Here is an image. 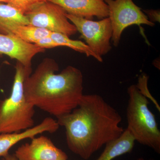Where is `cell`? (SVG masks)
<instances>
[{
	"label": "cell",
	"instance_id": "obj_1",
	"mask_svg": "<svg viewBox=\"0 0 160 160\" xmlns=\"http://www.w3.org/2000/svg\"><path fill=\"white\" fill-rule=\"evenodd\" d=\"M65 128L69 150L87 160L124 132L122 117L99 95H83L77 107L57 118Z\"/></svg>",
	"mask_w": 160,
	"mask_h": 160
},
{
	"label": "cell",
	"instance_id": "obj_2",
	"mask_svg": "<svg viewBox=\"0 0 160 160\" xmlns=\"http://www.w3.org/2000/svg\"><path fill=\"white\" fill-rule=\"evenodd\" d=\"M59 69L55 60L46 58L24 82L27 101L57 118L77 107L84 95L81 70L69 66L56 73Z\"/></svg>",
	"mask_w": 160,
	"mask_h": 160
},
{
	"label": "cell",
	"instance_id": "obj_3",
	"mask_svg": "<svg viewBox=\"0 0 160 160\" xmlns=\"http://www.w3.org/2000/svg\"><path fill=\"white\" fill-rule=\"evenodd\" d=\"M14 81L9 98L0 100V134L19 132L34 126L35 108L24 94V82L32 69L17 62Z\"/></svg>",
	"mask_w": 160,
	"mask_h": 160
},
{
	"label": "cell",
	"instance_id": "obj_4",
	"mask_svg": "<svg viewBox=\"0 0 160 160\" xmlns=\"http://www.w3.org/2000/svg\"><path fill=\"white\" fill-rule=\"evenodd\" d=\"M126 109L127 129L135 141L160 153V131L155 116L149 109L148 99L142 95L136 85L128 89Z\"/></svg>",
	"mask_w": 160,
	"mask_h": 160
},
{
	"label": "cell",
	"instance_id": "obj_5",
	"mask_svg": "<svg viewBox=\"0 0 160 160\" xmlns=\"http://www.w3.org/2000/svg\"><path fill=\"white\" fill-rule=\"evenodd\" d=\"M108 6L112 34L111 40L114 46L119 44L123 32L127 27L146 25L153 26L141 8L132 0H104Z\"/></svg>",
	"mask_w": 160,
	"mask_h": 160
},
{
	"label": "cell",
	"instance_id": "obj_6",
	"mask_svg": "<svg viewBox=\"0 0 160 160\" xmlns=\"http://www.w3.org/2000/svg\"><path fill=\"white\" fill-rule=\"evenodd\" d=\"M66 16L81 33V37L86 41V44L96 54L102 57L111 50L110 40L112 31L109 18L94 21L67 12Z\"/></svg>",
	"mask_w": 160,
	"mask_h": 160
},
{
	"label": "cell",
	"instance_id": "obj_7",
	"mask_svg": "<svg viewBox=\"0 0 160 160\" xmlns=\"http://www.w3.org/2000/svg\"><path fill=\"white\" fill-rule=\"evenodd\" d=\"M66 12L54 3L46 1L38 5L25 16L29 25L42 28L51 32L62 33L71 37L78 32L76 28L68 19Z\"/></svg>",
	"mask_w": 160,
	"mask_h": 160
},
{
	"label": "cell",
	"instance_id": "obj_8",
	"mask_svg": "<svg viewBox=\"0 0 160 160\" xmlns=\"http://www.w3.org/2000/svg\"><path fill=\"white\" fill-rule=\"evenodd\" d=\"M14 155L18 160H66L68 158L50 138L43 135L35 137L30 143L21 145Z\"/></svg>",
	"mask_w": 160,
	"mask_h": 160
},
{
	"label": "cell",
	"instance_id": "obj_9",
	"mask_svg": "<svg viewBox=\"0 0 160 160\" xmlns=\"http://www.w3.org/2000/svg\"><path fill=\"white\" fill-rule=\"evenodd\" d=\"M45 51V49L24 42L12 35L0 33V54L17 60L26 69H32V59Z\"/></svg>",
	"mask_w": 160,
	"mask_h": 160
},
{
	"label": "cell",
	"instance_id": "obj_10",
	"mask_svg": "<svg viewBox=\"0 0 160 160\" xmlns=\"http://www.w3.org/2000/svg\"><path fill=\"white\" fill-rule=\"evenodd\" d=\"M61 6L69 14L92 20L109 17L108 6L104 0H47Z\"/></svg>",
	"mask_w": 160,
	"mask_h": 160
},
{
	"label": "cell",
	"instance_id": "obj_11",
	"mask_svg": "<svg viewBox=\"0 0 160 160\" xmlns=\"http://www.w3.org/2000/svg\"><path fill=\"white\" fill-rule=\"evenodd\" d=\"M57 120L52 118H45L40 124L19 132L0 134V157L9 154L11 148L19 142L26 139H31L43 132L54 133L59 128Z\"/></svg>",
	"mask_w": 160,
	"mask_h": 160
},
{
	"label": "cell",
	"instance_id": "obj_12",
	"mask_svg": "<svg viewBox=\"0 0 160 160\" xmlns=\"http://www.w3.org/2000/svg\"><path fill=\"white\" fill-rule=\"evenodd\" d=\"M135 142L134 138L126 129L119 138L105 145V149L96 160H112L118 157L129 153L134 148Z\"/></svg>",
	"mask_w": 160,
	"mask_h": 160
},
{
	"label": "cell",
	"instance_id": "obj_13",
	"mask_svg": "<svg viewBox=\"0 0 160 160\" xmlns=\"http://www.w3.org/2000/svg\"><path fill=\"white\" fill-rule=\"evenodd\" d=\"M7 34H11L24 42L35 44L39 40L49 36L51 32L48 30L30 25L12 23L6 27Z\"/></svg>",
	"mask_w": 160,
	"mask_h": 160
},
{
	"label": "cell",
	"instance_id": "obj_14",
	"mask_svg": "<svg viewBox=\"0 0 160 160\" xmlns=\"http://www.w3.org/2000/svg\"><path fill=\"white\" fill-rule=\"evenodd\" d=\"M12 23L29 25L26 16L9 4L0 2V33L7 34L6 27Z\"/></svg>",
	"mask_w": 160,
	"mask_h": 160
},
{
	"label": "cell",
	"instance_id": "obj_15",
	"mask_svg": "<svg viewBox=\"0 0 160 160\" xmlns=\"http://www.w3.org/2000/svg\"><path fill=\"white\" fill-rule=\"evenodd\" d=\"M52 38L56 42L59 46H65L78 52L82 53H84L87 57H92L94 58L98 62H103V59L101 57L99 56L88 46L86 43L78 40L71 39L70 37L62 33L58 32H51L50 35Z\"/></svg>",
	"mask_w": 160,
	"mask_h": 160
},
{
	"label": "cell",
	"instance_id": "obj_16",
	"mask_svg": "<svg viewBox=\"0 0 160 160\" xmlns=\"http://www.w3.org/2000/svg\"><path fill=\"white\" fill-rule=\"evenodd\" d=\"M47 0H9L8 4L25 15L35 7Z\"/></svg>",
	"mask_w": 160,
	"mask_h": 160
},
{
	"label": "cell",
	"instance_id": "obj_17",
	"mask_svg": "<svg viewBox=\"0 0 160 160\" xmlns=\"http://www.w3.org/2000/svg\"><path fill=\"white\" fill-rule=\"evenodd\" d=\"M148 77L146 74L142 75L138 79L137 85H136L139 91L144 96L151 100L154 104L158 111L160 112V107L156 100L152 96L148 88Z\"/></svg>",
	"mask_w": 160,
	"mask_h": 160
},
{
	"label": "cell",
	"instance_id": "obj_18",
	"mask_svg": "<svg viewBox=\"0 0 160 160\" xmlns=\"http://www.w3.org/2000/svg\"><path fill=\"white\" fill-rule=\"evenodd\" d=\"M35 45L43 49H50L59 47L50 36L39 40Z\"/></svg>",
	"mask_w": 160,
	"mask_h": 160
},
{
	"label": "cell",
	"instance_id": "obj_19",
	"mask_svg": "<svg viewBox=\"0 0 160 160\" xmlns=\"http://www.w3.org/2000/svg\"><path fill=\"white\" fill-rule=\"evenodd\" d=\"M148 19L152 22H160V11L159 9H145L142 10Z\"/></svg>",
	"mask_w": 160,
	"mask_h": 160
},
{
	"label": "cell",
	"instance_id": "obj_20",
	"mask_svg": "<svg viewBox=\"0 0 160 160\" xmlns=\"http://www.w3.org/2000/svg\"><path fill=\"white\" fill-rule=\"evenodd\" d=\"M1 160H18V159L15 157L14 154L11 155L9 154L6 156L2 158Z\"/></svg>",
	"mask_w": 160,
	"mask_h": 160
},
{
	"label": "cell",
	"instance_id": "obj_21",
	"mask_svg": "<svg viewBox=\"0 0 160 160\" xmlns=\"http://www.w3.org/2000/svg\"><path fill=\"white\" fill-rule=\"evenodd\" d=\"M9 0H0V2L6 3V4H8L9 3Z\"/></svg>",
	"mask_w": 160,
	"mask_h": 160
},
{
	"label": "cell",
	"instance_id": "obj_22",
	"mask_svg": "<svg viewBox=\"0 0 160 160\" xmlns=\"http://www.w3.org/2000/svg\"><path fill=\"white\" fill-rule=\"evenodd\" d=\"M137 160H152V159L146 160V159H145L143 158H138V159Z\"/></svg>",
	"mask_w": 160,
	"mask_h": 160
},
{
	"label": "cell",
	"instance_id": "obj_23",
	"mask_svg": "<svg viewBox=\"0 0 160 160\" xmlns=\"http://www.w3.org/2000/svg\"></svg>",
	"mask_w": 160,
	"mask_h": 160
}]
</instances>
